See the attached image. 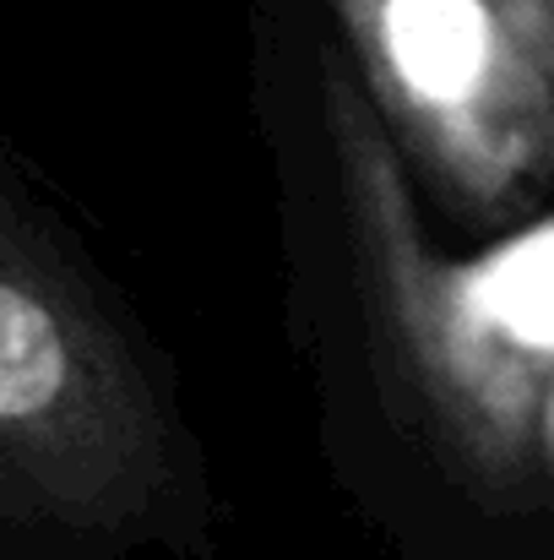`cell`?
Here are the masks:
<instances>
[{
  "label": "cell",
  "instance_id": "obj_1",
  "mask_svg": "<svg viewBox=\"0 0 554 560\" xmlns=\"http://www.w3.org/2000/svg\"><path fill=\"white\" fill-rule=\"evenodd\" d=\"M196 457L115 305L0 196V517L76 539H180Z\"/></svg>",
  "mask_w": 554,
  "mask_h": 560
},
{
  "label": "cell",
  "instance_id": "obj_5",
  "mask_svg": "<svg viewBox=\"0 0 554 560\" xmlns=\"http://www.w3.org/2000/svg\"><path fill=\"white\" fill-rule=\"evenodd\" d=\"M539 463L554 474V381L544 392V413H539Z\"/></svg>",
  "mask_w": 554,
  "mask_h": 560
},
{
  "label": "cell",
  "instance_id": "obj_2",
  "mask_svg": "<svg viewBox=\"0 0 554 560\" xmlns=\"http://www.w3.org/2000/svg\"><path fill=\"white\" fill-rule=\"evenodd\" d=\"M327 131L354 261L397 371L446 452L484 485L539 468V413L554 381V218L479 261L429 250L402 148L365 88L327 71Z\"/></svg>",
  "mask_w": 554,
  "mask_h": 560
},
{
  "label": "cell",
  "instance_id": "obj_3",
  "mask_svg": "<svg viewBox=\"0 0 554 560\" xmlns=\"http://www.w3.org/2000/svg\"><path fill=\"white\" fill-rule=\"evenodd\" d=\"M391 142L468 212L554 175V77L495 0H332Z\"/></svg>",
  "mask_w": 554,
  "mask_h": 560
},
{
  "label": "cell",
  "instance_id": "obj_4",
  "mask_svg": "<svg viewBox=\"0 0 554 560\" xmlns=\"http://www.w3.org/2000/svg\"><path fill=\"white\" fill-rule=\"evenodd\" d=\"M506 16H511V27L528 38V49L550 66L554 77V0H495Z\"/></svg>",
  "mask_w": 554,
  "mask_h": 560
}]
</instances>
